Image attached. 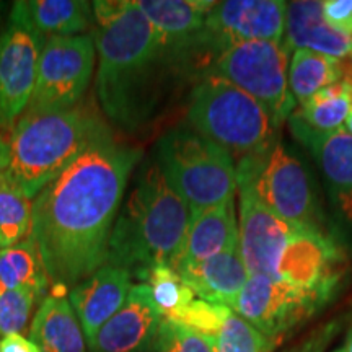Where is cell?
<instances>
[{"label":"cell","instance_id":"6da1fadb","mask_svg":"<svg viewBox=\"0 0 352 352\" xmlns=\"http://www.w3.org/2000/svg\"><path fill=\"white\" fill-rule=\"evenodd\" d=\"M140 152L109 129L33 201L32 239L52 285L76 287L107 264L108 243Z\"/></svg>","mask_w":352,"mask_h":352},{"label":"cell","instance_id":"7a4b0ae2","mask_svg":"<svg viewBox=\"0 0 352 352\" xmlns=\"http://www.w3.org/2000/svg\"><path fill=\"white\" fill-rule=\"evenodd\" d=\"M94 7V43L98 51L96 95L114 124L138 126L148 111L145 85L165 44L135 2L98 0Z\"/></svg>","mask_w":352,"mask_h":352},{"label":"cell","instance_id":"3957f363","mask_svg":"<svg viewBox=\"0 0 352 352\" xmlns=\"http://www.w3.org/2000/svg\"><path fill=\"white\" fill-rule=\"evenodd\" d=\"M188 204L166 182L158 162L147 160L118 212L108 243L107 264L135 272L145 280L153 267H173L189 228Z\"/></svg>","mask_w":352,"mask_h":352},{"label":"cell","instance_id":"277c9868","mask_svg":"<svg viewBox=\"0 0 352 352\" xmlns=\"http://www.w3.org/2000/svg\"><path fill=\"white\" fill-rule=\"evenodd\" d=\"M107 131L98 114L80 103L64 111H26L7 140L2 173L33 199Z\"/></svg>","mask_w":352,"mask_h":352},{"label":"cell","instance_id":"5b68a950","mask_svg":"<svg viewBox=\"0 0 352 352\" xmlns=\"http://www.w3.org/2000/svg\"><path fill=\"white\" fill-rule=\"evenodd\" d=\"M157 162L189 212L232 201L239 191L233 157L189 127L170 131L158 140Z\"/></svg>","mask_w":352,"mask_h":352},{"label":"cell","instance_id":"8992f818","mask_svg":"<svg viewBox=\"0 0 352 352\" xmlns=\"http://www.w3.org/2000/svg\"><path fill=\"white\" fill-rule=\"evenodd\" d=\"M188 120L195 131L236 158L256 155L274 142V124L256 100L226 78L208 76L191 94Z\"/></svg>","mask_w":352,"mask_h":352},{"label":"cell","instance_id":"52a82bcc","mask_svg":"<svg viewBox=\"0 0 352 352\" xmlns=\"http://www.w3.org/2000/svg\"><path fill=\"white\" fill-rule=\"evenodd\" d=\"M236 178L252 184L253 191L267 209L294 230L320 228L310 178L305 166L290 155L280 142L266 151L239 160Z\"/></svg>","mask_w":352,"mask_h":352},{"label":"cell","instance_id":"ba28073f","mask_svg":"<svg viewBox=\"0 0 352 352\" xmlns=\"http://www.w3.org/2000/svg\"><path fill=\"white\" fill-rule=\"evenodd\" d=\"M209 76L226 78L258 101L280 126L292 116L297 101L289 88L287 51L283 44L246 41L228 46L215 59Z\"/></svg>","mask_w":352,"mask_h":352},{"label":"cell","instance_id":"9c48e42d","mask_svg":"<svg viewBox=\"0 0 352 352\" xmlns=\"http://www.w3.org/2000/svg\"><path fill=\"white\" fill-rule=\"evenodd\" d=\"M95 43L88 34L52 36L44 41L28 113H54L77 107L90 85Z\"/></svg>","mask_w":352,"mask_h":352},{"label":"cell","instance_id":"30bf717a","mask_svg":"<svg viewBox=\"0 0 352 352\" xmlns=\"http://www.w3.org/2000/svg\"><path fill=\"white\" fill-rule=\"evenodd\" d=\"M328 298L266 276H250L232 310L276 341L310 318Z\"/></svg>","mask_w":352,"mask_h":352},{"label":"cell","instance_id":"8fae6325","mask_svg":"<svg viewBox=\"0 0 352 352\" xmlns=\"http://www.w3.org/2000/svg\"><path fill=\"white\" fill-rule=\"evenodd\" d=\"M240 195V252L250 276L277 280V264L294 228L264 206L252 184L236 178Z\"/></svg>","mask_w":352,"mask_h":352},{"label":"cell","instance_id":"7c38bea8","mask_svg":"<svg viewBox=\"0 0 352 352\" xmlns=\"http://www.w3.org/2000/svg\"><path fill=\"white\" fill-rule=\"evenodd\" d=\"M283 0H227L210 8L201 36L222 44V51L236 43L270 41L280 44L285 32Z\"/></svg>","mask_w":352,"mask_h":352},{"label":"cell","instance_id":"4fadbf2b","mask_svg":"<svg viewBox=\"0 0 352 352\" xmlns=\"http://www.w3.org/2000/svg\"><path fill=\"white\" fill-rule=\"evenodd\" d=\"M341 254L321 228L294 230L277 264V280L329 297L340 283Z\"/></svg>","mask_w":352,"mask_h":352},{"label":"cell","instance_id":"5bb4252c","mask_svg":"<svg viewBox=\"0 0 352 352\" xmlns=\"http://www.w3.org/2000/svg\"><path fill=\"white\" fill-rule=\"evenodd\" d=\"M43 44V39L13 25L0 36V129H12L28 108Z\"/></svg>","mask_w":352,"mask_h":352},{"label":"cell","instance_id":"9a60e30c","mask_svg":"<svg viewBox=\"0 0 352 352\" xmlns=\"http://www.w3.org/2000/svg\"><path fill=\"white\" fill-rule=\"evenodd\" d=\"M164 315L153 302L147 284L132 285L124 305L109 318L94 341L90 352H151Z\"/></svg>","mask_w":352,"mask_h":352},{"label":"cell","instance_id":"2e32d148","mask_svg":"<svg viewBox=\"0 0 352 352\" xmlns=\"http://www.w3.org/2000/svg\"><path fill=\"white\" fill-rule=\"evenodd\" d=\"M289 124L294 135L318 162L338 214L352 226V135L344 127L334 132L314 131L296 114L289 118Z\"/></svg>","mask_w":352,"mask_h":352},{"label":"cell","instance_id":"e0dca14e","mask_svg":"<svg viewBox=\"0 0 352 352\" xmlns=\"http://www.w3.org/2000/svg\"><path fill=\"white\" fill-rule=\"evenodd\" d=\"M131 272L104 264L70 292V305L80 323L87 346L129 296Z\"/></svg>","mask_w":352,"mask_h":352},{"label":"cell","instance_id":"ac0fdd59","mask_svg":"<svg viewBox=\"0 0 352 352\" xmlns=\"http://www.w3.org/2000/svg\"><path fill=\"white\" fill-rule=\"evenodd\" d=\"M175 271L201 300L226 305L230 310L250 277L240 246L204 261L178 264Z\"/></svg>","mask_w":352,"mask_h":352},{"label":"cell","instance_id":"d6986e66","mask_svg":"<svg viewBox=\"0 0 352 352\" xmlns=\"http://www.w3.org/2000/svg\"><path fill=\"white\" fill-rule=\"evenodd\" d=\"M285 51L308 50L344 60L352 52V36L333 30L318 0H296L285 8Z\"/></svg>","mask_w":352,"mask_h":352},{"label":"cell","instance_id":"ffe728a7","mask_svg":"<svg viewBox=\"0 0 352 352\" xmlns=\"http://www.w3.org/2000/svg\"><path fill=\"white\" fill-rule=\"evenodd\" d=\"M91 12L94 7L85 0H19L13 3L10 25L46 41V36H76L85 32Z\"/></svg>","mask_w":352,"mask_h":352},{"label":"cell","instance_id":"44dd1931","mask_svg":"<svg viewBox=\"0 0 352 352\" xmlns=\"http://www.w3.org/2000/svg\"><path fill=\"white\" fill-rule=\"evenodd\" d=\"M239 246V223H236L235 204L232 199L214 208L191 212L186 241L176 266L204 261Z\"/></svg>","mask_w":352,"mask_h":352},{"label":"cell","instance_id":"7402d4cb","mask_svg":"<svg viewBox=\"0 0 352 352\" xmlns=\"http://www.w3.org/2000/svg\"><path fill=\"white\" fill-rule=\"evenodd\" d=\"M138 7L160 33L165 51L195 43L206 28V20L215 2L206 0H139Z\"/></svg>","mask_w":352,"mask_h":352},{"label":"cell","instance_id":"603a6c76","mask_svg":"<svg viewBox=\"0 0 352 352\" xmlns=\"http://www.w3.org/2000/svg\"><path fill=\"white\" fill-rule=\"evenodd\" d=\"M32 341L43 352H87L76 311L65 297H46L34 315Z\"/></svg>","mask_w":352,"mask_h":352},{"label":"cell","instance_id":"cb8c5ba5","mask_svg":"<svg viewBox=\"0 0 352 352\" xmlns=\"http://www.w3.org/2000/svg\"><path fill=\"white\" fill-rule=\"evenodd\" d=\"M289 88L297 103H305L320 90L344 78L342 60L320 54V52L298 50L294 52L289 67Z\"/></svg>","mask_w":352,"mask_h":352},{"label":"cell","instance_id":"d4e9b609","mask_svg":"<svg viewBox=\"0 0 352 352\" xmlns=\"http://www.w3.org/2000/svg\"><path fill=\"white\" fill-rule=\"evenodd\" d=\"M352 107V82L342 78L341 82L329 85L310 100L300 104L298 111L292 114L310 129L318 132H334L344 127L347 114Z\"/></svg>","mask_w":352,"mask_h":352},{"label":"cell","instance_id":"484cf974","mask_svg":"<svg viewBox=\"0 0 352 352\" xmlns=\"http://www.w3.org/2000/svg\"><path fill=\"white\" fill-rule=\"evenodd\" d=\"M47 280L50 277L32 236L12 248L0 250V294L19 287H32L41 294Z\"/></svg>","mask_w":352,"mask_h":352},{"label":"cell","instance_id":"4316f807","mask_svg":"<svg viewBox=\"0 0 352 352\" xmlns=\"http://www.w3.org/2000/svg\"><path fill=\"white\" fill-rule=\"evenodd\" d=\"M33 202L0 171V250L20 245L32 235Z\"/></svg>","mask_w":352,"mask_h":352},{"label":"cell","instance_id":"83f0119b","mask_svg":"<svg viewBox=\"0 0 352 352\" xmlns=\"http://www.w3.org/2000/svg\"><path fill=\"white\" fill-rule=\"evenodd\" d=\"M208 341L214 352H271L276 344L233 310Z\"/></svg>","mask_w":352,"mask_h":352},{"label":"cell","instance_id":"f1b7e54d","mask_svg":"<svg viewBox=\"0 0 352 352\" xmlns=\"http://www.w3.org/2000/svg\"><path fill=\"white\" fill-rule=\"evenodd\" d=\"M151 289L152 298L164 318H175L184 307L195 300L196 296L191 289L184 284L182 276L173 267L158 266L148 272L145 283Z\"/></svg>","mask_w":352,"mask_h":352},{"label":"cell","instance_id":"f546056e","mask_svg":"<svg viewBox=\"0 0 352 352\" xmlns=\"http://www.w3.org/2000/svg\"><path fill=\"white\" fill-rule=\"evenodd\" d=\"M39 294L32 287H19L0 294V334L20 333L28 323L34 298Z\"/></svg>","mask_w":352,"mask_h":352},{"label":"cell","instance_id":"4dcf8cb0","mask_svg":"<svg viewBox=\"0 0 352 352\" xmlns=\"http://www.w3.org/2000/svg\"><path fill=\"white\" fill-rule=\"evenodd\" d=\"M151 352H214L209 341L191 328L164 318Z\"/></svg>","mask_w":352,"mask_h":352},{"label":"cell","instance_id":"1f68e13d","mask_svg":"<svg viewBox=\"0 0 352 352\" xmlns=\"http://www.w3.org/2000/svg\"><path fill=\"white\" fill-rule=\"evenodd\" d=\"M230 308L226 305H215L201 298H195L188 307H184L175 318L176 323H182L184 327L191 328L192 331L199 333L206 340L217 331L223 318H226Z\"/></svg>","mask_w":352,"mask_h":352},{"label":"cell","instance_id":"d6a6232c","mask_svg":"<svg viewBox=\"0 0 352 352\" xmlns=\"http://www.w3.org/2000/svg\"><path fill=\"white\" fill-rule=\"evenodd\" d=\"M321 3L327 23L344 36H352V0H327Z\"/></svg>","mask_w":352,"mask_h":352},{"label":"cell","instance_id":"836d02e7","mask_svg":"<svg viewBox=\"0 0 352 352\" xmlns=\"http://www.w3.org/2000/svg\"><path fill=\"white\" fill-rule=\"evenodd\" d=\"M334 334V324H328L323 329H320L318 333H315L314 336L308 338L302 346L294 347V349L285 351V352H321L323 347L328 344V341L331 340Z\"/></svg>","mask_w":352,"mask_h":352},{"label":"cell","instance_id":"e575fe53","mask_svg":"<svg viewBox=\"0 0 352 352\" xmlns=\"http://www.w3.org/2000/svg\"><path fill=\"white\" fill-rule=\"evenodd\" d=\"M0 352H43L32 340H26L20 333L8 334L0 340Z\"/></svg>","mask_w":352,"mask_h":352},{"label":"cell","instance_id":"d590c367","mask_svg":"<svg viewBox=\"0 0 352 352\" xmlns=\"http://www.w3.org/2000/svg\"><path fill=\"white\" fill-rule=\"evenodd\" d=\"M344 131L347 132V134L352 135V107H351L349 114H347V120L344 122Z\"/></svg>","mask_w":352,"mask_h":352},{"label":"cell","instance_id":"8d00e7d4","mask_svg":"<svg viewBox=\"0 0 352 352\" xmlns=\"http://www.w3.org/2000/svg\"><path fill=\"white\" fill-rule=\"evenodd\" d=\"M346 352H352V329H351L349 338H347V342H346Z\"/></svg>","mask_w":352,"mask_h":352},{"label":"cell","instance_id":"74e56055","mask_svg":"<svg viewBox=\"0 0 352 352\" xmlns=\"http://www.w3.org/2000/svg\"><path fill=\"white\" fill-rule=\"evenodd\" d=\"M334 352H346V347H341V349H336Z\"/></svg>","mask_w":352,"mask_h":352}]
</instances>
